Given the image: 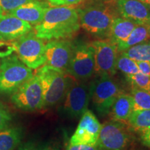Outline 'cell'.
<instances>
[{"instance_id": "1", "label": "cell", "mask_w": 150, "mask_h": 150, "mask_svg": "<svg viewBox=\"0 0 150 150\" xmlns=\"http://www.w3.org/2000/svg\"><path fill=\"white\" fill-rule=\"evenodd\" d=\"M78 11L71 6H50L42 22L35 25V34L42 40L72 37L80 29Z\"/></svg>"}, {"instance_id": "2", "label": "cell", "mask_w": 150, "mask_h": 150, "mask_svg": "<svg viewBox=\"0 0 150 150\" xmlns=\"http://www.w3.org/2000/svg\"><path fill=\"white\" fill-rule=\"evenodd\" d=\"M76 10L81 27L85 31L102 40L108 38L112 22L117 18L113 9L108 6L97 4Z\"/></svg>"}, {"instance_id": "3", "label": "cell", "mask_w": 150, "mask_h": 150, "mask_svg": "<svg viewBox=\"0 0 150 150\" xmlns=\"http://www.w3.org/2000/svg\"><path fill=\"white\" fill-rule=\"evenodd\" d=\"M37 69L35 75L42 88L43 107L58 104L65 97L70 85L66 73L45 64Z\"/></svg>"}, {"instance_id": "4", "label": "cell", "mask_w": 150, "mask_h": 150, "mask_svg": "<svg viewBox=\"0 0 150 150\" xmlns=\"http://www.w3.org/2000/svg\"><path fill=\"white\" fill-rule=\"evenodd\" d=\"M33 76L32 70L16 55L4 57L0 63V93H13Z\"/></svg>"}, {"instance_id": "5", "label": "cell", "mask_w": 150, "mask_h": 150, "mask_svg": "<svg viewBox=\"0 0 150 150\" xmlns=\"http://www.w3.org/2000/svg\"><path fill=\"white\" fill-rule=\"evenodd\" d=\"M14 51L22 63L31 69H37L45 63V45L34 31H31L12 43Z\"/></svg>"}, {"instance_id": "6", "label": "cell", "mask_w": 150, "mask_h": 150, "mask_svg": "<svg viewBox=\"0 0 150 150\" xmlns=\"http://www.w3.org/2000/svg\"><path fill=\"white\" fill-rule=\"evenodd\" d=\"M67 74L79 81H86L95 74L94 50L91 44L73 42V50Z\"/></svg>"}, {"instance_id": "7", "label": "cell", "mask_w": 150, "mask_h": 150, "mask_svg": "<svg viewBox=\"0 0 150 150\" xmlns=\"http://www.w3.org/2000/svg\"><path fill=\"white\" fill-rule=\"evenodd\" d=\"M99 77L95 83H92L91 99L99 115L104 116L109 113L115 99L123 92L112 77Z\"/></svg>"}, {"instance_id": "8", "label": "cell", "mask_w": 150, "mask_h": 150, "mask_svg": "<svg viewBox=\"0 0 150 150\" xmlns=\"http://www.w3.org/2000/svg\"><path fill=\"white\" fill-rule=\"evenodd\" d=\"M92 83L86 81L75 79L71 81L65 94L64 110L69 116L78 117L81 116L88 107L91 99Z\"/></svg>"}, {"instance_id": "9", "label": "cell", "mask_w": 150, "mask_h": 150, "mask_svg": "<svg viewBox=\"0 0 150 150\" xmlns=\"http://www.w3.org/2000/svg\"><path fill=\"white\" fill-rule=\"evenodd\" d=\"M91 44L94 50L95 74L112 77L117 71L116 62L119 53L117 45L108 39L93 41Z\"/></svg>"}, {"instance_id": "10", "label": "cell", "mask_w": 150, "mask_h": 150, "mask_svg": "<svg viewBox=\"0 0 150 150\" xmlns=\"http://www.w3.org/2000/svg\"><path fill=\"white\" fill-rule=\"evenodd\" d=\"M11 102L24 110H35L43 107L42 88L36 75L24 82L13 93Z\"/></svg>"}, {"instance_id": "11", "label": "cell", "mask_w": 150, "mask_h": 150, "mask_svg": "<svg viewBox=\"0 0 150 150\" xmlns=\"http://www.w3.org/2000/svg\"><path fill=\"white\" fill-rule=\"evenodd\" d=\"M129 140L125 124L111 120L102 125L97 146L99 150H125Z\"/></svg>"}, {"instance_id": "12", "label": "cell", "mask_w": 150, "mask_h": 150, "mask_svg": "<svg viewBox=\"0 0 150 150\" xmlns=\"http://www.w3.org/2000/svg\"><path fill=\"white\" fill-rule=\"evenodd\" d=\"M72 50L73 42L70 40H52L45 45V64L67 74Z\"/></svg>"}, {"instance_id": "13", "label": "cell", "mask_w": 150, "mask_h": 150, "mask_svg": "<svg viewBox=\"0 0 150 150\" xmlns=\"http://www.w3.org/2000/svg\"><path fill=\"white\" fill-rule=\"evenodd\" d=\"M102 125L95 114L88 109L81 115L74 133L71 137L70 145H97Z\"/></svg>"}, {"instance_id": "14", "label": "cell", "mask_w": 150, "mask_h": 150, "mask_svg": "<svg viewBox=\"0 0 150 150\" xmlns=\"http://www.w3.org/2000/svg\"><path fill=\"white\" fill-rule=\"evenodd\" d=\"M116 8L122 18L136 24L150 25V10L139 0H116Z\"/></svg>"}, {"instance_id": "15", "label": "cell", "mask_w": 150, "mask_h": 150, "mask_svg": "<svg viewBox=\"0 0 150 150\" xmlns=\"http://www.w3.org/2000/svg\"><path fill=\"white\" fill-rule=\"evenodd\" d=\"M32 31V26L12 15L6 13L0 18V41L17 40Z\"/></svg>"}, {"instance_id": "16", "label": "cell", "mask_w": 150, "mask_h": 150, "mask_svg": "<svg viewBox=\"0 0 150 150\" xmlns=\"http://www.w3.org/2000/svg\"><path fill=\"white\" fill-rule=\"evenodd\" d=\"M48 3L39 0H33L20 6L8 14L28 22L30 24H36L42 22L46 11L49 8Z\"/></svg>"}, {"instance_id": "17", "label": "cell", "mask_w": 150, "mask_h": 150, "mask_svg": "<svg viewBox=\"0 0 150 150\" xmlns=\"http://www.w3.org/2000/svg\"><path fill=\"white\" fill-rule=\"evenodd\" d=\"M134 111V102L131 95L122 93L117 97L110 110L112 120L127 125Z\"/></svg>"}, {"instance_id": "18", "label": "cell", "mask_w": 150, "mask_h": 150, "mask_svg": "<svg viewBox=\"0 0 150 150\" xmlns=\"http://www.w3.org/2000/svg\"><path fill=\"white\" fill-rule=\"evenodd\" d=\"M137 24L123 18H116L110 27L108 40L117 45L127 40Z\"/></svg>"}, {"instance_id": "19", "label": "cell", "mask_w": 150, "mask_h": 150, "mask_svg": "<svg viewBox=\"0 0 150 150\" xmlns=\"http://www.w3.org/2000/svg\"><path fill=\"white\" fill-rule=\"evenodd\" d=\"M150 39V25L137 24L127 40L117 45L118 52L120 53L136 45Z\"/></svg>"}, {"instance_id": "20", "label": "cell", "mask_w": 150, "mask_h": 150, "mask_svg": "<svg viewBox=\"0 0 150 150\" xmlns=\"http://www.w3.org/2000/svg\"><path fill=\"white\" fill-rule=\"evenodd\" d=\"M127 125L132 130L140 133L150 129V109L134 110Z\"/></svg>"}, {"instance_id": "21", "label": "cell", "mask_w": 150, "mask_h": 150, "mask_svg": "<svg viewBox=\"0 0 150 150\" xmlns=\"http://www.w3.org/2000/svg\"><path fill=\"white\" fill-rule=\"evenodd\" d=\"M22 138V131L11 128L0 131V150H14Z\"/></svg>"}, {"instance_id": "22", "label": "cell", "mask_w": 150, "mask_h": 150, "mask_svg": "<svg viewBox=\"0 0 150 150\" xmlns=\"http://www.w3.org/2000/svg\"><path fill=\"white\" fill-rule=\"evenodd\" d=\"M120 53L135 61H150V40L131 47Z\"/></svg>"}, {"instance_id": "23", "label": "cell", "mask_w": 150, "mask_h": 150, "mask_svg": "<svg viewBox=\"0 0 150 150\" xmlns=\"http://www.w3.org/2000/svg\"><path fill=\"white\" fill-rule=\"evenodd\" d=\"M131 95L134 102V110L150 109V92L132 86Z\"/></svg>"}, {"instance_id": "24", "label": "cell", "mask_w": 150, "mask_h": 150, "mask_svg": "<svg viewBox=\"0 0 150 150\" xmlns=\"http://www.w3.org/2000/svg\"><path fill=\"white\" fill-rule=\"evenodd\" d=\"M116 69L121 71L125 75L136 74L140 72L136 61L120 53L117 56L116 62Z\"/></svg>"}, {"instance_id": "25", "label": "cell", "mask_w": 150, "mask_h": 150, "mask_svg": "<svg viewBox=\"0 0 150 150\" xmlns=\"http://www.w3.org/2000/svg\"><path fill=\"white\" fill-rule=\"evenodd\" d=\"M126 78L132 86L150 92V76L138 72L136 74L126 75Z\"/></svg>"}, {"instance_id": "26", "label": "cell", "mask_w": 150, "mask_h": 150, "mask_svg": "<svg viewBox=\"0 0 150 150\" xmlns=\"http://www.w3.org/2000/svg\"><path fill=\"white\" fill-rule=\"evenodd\" d=\"M33 0H0V11L6 13L11 12L20 6Z\"/></svg>"}, {"instance_id": "27", "label": "cell", "mask_w": 150, "mask_h": 150, "mask_svg": "<svg viewBox=\"0 0 150 150\" xmlns=\"http://www.w3.org/2000/svg\"><path fill=\"white\" fill-rule=\"evenodd\" d=\"M11 120V115L7 108L0 104V131L7 128Z\"/></svg>"}, {"instance_id": "28", "label": "cell", "mask_w": 150, "mask_h": 150, "mask_svg": "<svg viewBox=\"0 0 150 150\" xmlns=\"http://www.w3.org/2000/svg\"><path fill=\"white\" fill-rule=\"evenodd\" d=\"M52 6H71L79 4L84 0H47Z\"/></svg>"}, {"instance_id": "29", "label": "cell", "mask_w": 150, "mask_h": 150, "mask_svg": "<svg viewBox=\"0 0 150 150\" xmlns=\"http://www.w3.org/2000/svg\"><path fill=\"white\" fill-rule=\"evenodd\" d=\"M13 52H14V48L13 45H9L4 42L0 43V57L4 58L10 56Z\"/></svg>"}, {"instance_id": "30", "label": "cell", "mask_w": 150, "mask_h": 150, "mask_svg": "<svg viewBox=\"0 0 150 150\" xmlns=\"http://www.w3.org/2000/svg\"><path fill=\"white\" fill-rule=\"evenodd\" d=\"M139 72L150 76V61H136Z\"/></svg>"}, {"instance_id": "31", "label": "cell", "mask_w": 150, "mask_h": 150, "mask_svg": "<svg viewBox=\"0 0 150 150\" xmlns=\"http://www.w3.org/2000/svg\"><path fill=\"white\" fill-rule=\"evenodd\" d=\"M66 150H99L97 145H69Z\"/></svg>"}, {"instance_id": "32", "label": "cell", "mask_w": 150, "mask_h": 150, "mask_svg": "<svg viewBox=\"0 0 150 150\" xmlns=\"http://www.w3.org/2000/svg\"><path fill=\"white\" fill-rule=\"evenodd\" d=\"M140 134H141L140 138H141L142 143L144 145L150 147V129L141 132Z\"/></svg>"}, {"instance_id": "33", "label": "cell", "mask_w": 150, "mask_h": 150, "mask_svg": "<svg viewBox=\"0 0 150 150\" xmlns=\"http://www.w3.org/2000/svg\"><path fill=\"white\" fill-rule=\"evenodd\" d=\"M139 1L145 4V5H147L149 8H150V0H139Z\"/></svg>"}, {"instance_id": "34", "label": "cell", "mask_w": 150, "mask_h": 150, "mask_svg": "<svg viewBox=\"0 0 150 150\" xmlns=\"http://www.w3.org/2000/svg\"><path fill=\"white\" fill-rule=\"evenodd\" d=\"M43 150H56L55 149H53V148H50V147H47V148H45Z\"/></svg>"}, {"instance_id": "35", "label": "cell", "mask_w": 150, "mask_h": 150, "mask_svg": "<svg viewBox=\"0 0 150 150\" xmlns=\"http://www.w3.org/2000/svg\"><path fill=\"white\" fill-rule=\"evenodd\" d=\"M3 16V13H2V11H0V18H1V16Z\"/></svg>"}, {"instance_id": "36", "label": "cell", "mask_w": 150, "mask_h": 150, "mask_svg": "<svg viewBox=\"0 0 150 150\" xmlns=\"http://www.w3.org/2000/svg\"><path fill=\"white\" fill-rule=\"evenodd\" d=\"M24 150H29V149H24Z\"/></svg>"}, {"instance_id": "37", "label": "cell", "mask_w": 150, "mask_h": 150, "mask_svg": "<svg viewBox=\"0 0 150 150\" xmlns=\"http://www.w3.org/2000/svg\"><path fill=\"white\" fill-rule=\"evenodd\" d=\"M0 63H1V61H0Z\"/></svg>"}]
</instances>
